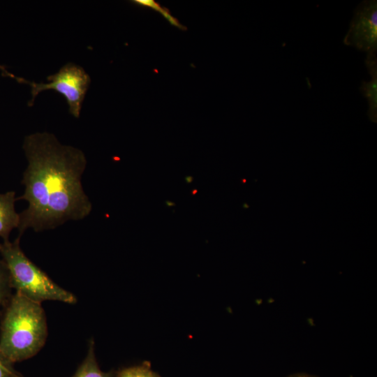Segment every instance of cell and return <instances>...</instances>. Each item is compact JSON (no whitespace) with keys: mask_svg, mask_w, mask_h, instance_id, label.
<instances>
[{"mask_svg":"<svg viewBox=\"0 0 377 377\" xmlns=\"http://www.w3.org/2000/svg\"><path fill=\"white\" fill-rule=\"evenodd\" d=\"M286 377H318V376L312 375V374H306V373H295V374H290Z\"/></svg>","mask_w":377,"mask_h":377,"instance_id":"cell-13","label":"cell"},{"mask_svg":"<svg viewBox=\"0 0 377 377\" xmlns=\"http://www.w3.org/2000/svg\"><path fill=\"white\" fill-rule=\"evenodd\" d=\"M12 290L8 267L0 259V318L13 295Z\"/></svg>","mask_w":377,"mask_h":377,"instance_id":"cell-9","label":"cell"},{"mask_svg":"<svg viewBox=\"0 0 377 377\" xmlns=\"http://www.w3.org/2000/svg\"><path fill=\"white\" fill-rule=\"evenodd\" d=\"M198 192V189H193L191 192L192 195H194Z\"/></svg>","mask_w":377,"mask_h":377,"instance_id":"cell-17","label":"cell"},{"mask_svg":"<svg viewBox=\"0 0 377 377\" xmlns=\"http://www.w3.org/2000/svg\"><path fill=\"white\" fill-rule=\"evenodd\" d=\"M185 180L187 183H191L193 181V177L192 176L185 177Z\"/></svg>","mask_w":377,"mask_h":377,"instance_id":"cell-15","label":"cell"},{"mask_svg":"<svg viewBox=\"0 0 377 377\" xmlns=\"http://www.w3.org/2000/svg\"><path fill=\"white\" fill-rule=\"evenodd\" d=\"M133 3L142 6L149 7L153 8L158 12H160L173 26H176L180 29H183L184 27L182 26L178 22V20L174 18L168 12V9L165 8H161L158 3L154 2L151 0H135L133 1Z\"/></svg>","mask_w":377,"mask_h":377,"instance_id":"cell-11","label":"cell"},{"mask_svg":"<svg viewBox=\"0 0 377 377\" xmlns=\"http://www.w3.org/2000/svg\"><path fill=\"white\" fill-rule=\"evenodd\" d=\"M47 80V83H37L21 78L20 82L28 84L31 87V98L29 105H33L39 93L52 89L66 98L69 112L73 117H79L91 82L89 75L81 66L68 63L55 74L48 76Z\"/></svg>","mask_w":377,"mask_h":377,"instance_id":"cell-4","label":"cell"},{"mask_svg":"<svg viewBox=\"0 0 377 377\" xmlns=\"http://www.w3.org/2000/svg\"><path fill=\"white\" fill-rule=\"evenodd\" d=\"M73 377H115L112 372H103L100 369L95 357L93 339L89 341L86 357Z\"/></svg>","mask_w":377,"mask_h":377,"instance_id":"cell-8","label":"cell"},{"mask_svg":"<svg viewBox=\"0 0 377 377\" xmlns=\"http://www.w3.org/2000/svg\"><path fill=\"white\" fill-rule=\"evenodd\" d=\"M358 50H377V1L364 0L356 7L343 40Z\"/></svg>","mask_w":377,"mask_h":377,"instance_id":"cell-5","label":"cell"},{"mask_svg":"<svg viewBox=\"0 0 377 377\" xmlns=\"http://www.w3.org/2000/svg\"><path fill=\"white\" fill-rule=\"evenodd\" d=\"M15 195L14 191L0 193V237L3 242L9 241L11 231L19 226L20 214L15 207Z\"/></svg>","mask_w":377,"mask_h":377,"instance_id":"cell-7","label":"cell"},{"mask_svg":"<svg viewBox=\"0 0 377 377\" xmlns=\"http://www.w3.org/2000/svg\"><path fill=\"white\" fill-rule=\"evenodd\" d=\"M115 377H160L153 371L148 362L140 365L123 369L117 372Z\"/></svg>","mask_w":377,"mask_h":377,"instance_id":"cell-10","label":"cell"},{"mask_svg":"<svg viewBox=\"0 0 377 377\" xmlns=\"http://www.w3.org/2000/svg\"><path fill=\"white\" fill-rule=\"evenodd\" d=\"M0 377H23L14 367V363L10 361L0 350Z\"/></svg>","mask_w":377,"mask_h":377,"instance_id":"cell-12","label":"cell"},{"mask_svg":"<svg viewBox=\"0 0 377 377\" xmlns=\"http://www.w3.org/2000/svg\"><path fill=\"white\" fill-rule=\"evenodd\" d=\"M27 159L21 184L28 202L20 214L18 236L28 229L52 230L68 221L87 217L92 204L82 184L87 158L78 148L62 145L55 135L37 132L26 136L22 145Z\"/></svg>","mask_w":377,"mask_h":377,"instance_id":"cell-1","label":"cell"},{"mask_svg":"<svg viewBox=\"0 0 377 377\" xmlns=\"http://www.w3.org/2000/svg\"><path fill=\"white\" fill-rule=\"evenodd\" d=\"M0 71H2L3 74L6 76L10 77L11 78H15L17 81L18 80L19 77L15 76L12 73H9L3 66L0 65Z\"/></svg>","mask_w":377,"mask_h":377,"instance_id":"cell-14","label":"cell"},{"mask_svg":"<svg viewBox=\"0 0 377 377\" xmlns=\"http://www.w3.org/2000/svg\"><path fill=\"white\" fill-rule=\"evenodd\" d=\"M165 204L167 205L168 207H172V206L175 205V202H170V201H165Z\"/></svg>","mask_w":377,"mask_h":377,"instance_id":"cell-16","label":"cell"},{"mask_svg":"<svg viewBox=\"0 0 377 377\" xmlns=\"http://www.w3.org/2000/svg\"><path fill=\"white\" fill-rule=\"evenodd\" d=\"M0 319V350L13 363L34 357L45 345L48 331L41 303L15 293Z\"/></svg>","mask_w":377,"mask_h":377,"instance_id":"cell-2","label":"cell"},{"mask_svg":"<svg viewBox=\"0 0 377 377\" xmlns=\"http://www.w3.org/2000/svg\"><path fill=\"white\" fill-rule=\"evenodd\" d=\"M20 238L0 242V254L8 267L13 290L38 303L59 301L75 304L76 296L54 282L24 253Z\"/></svg>","mask_w":377,"mask_h":377,"instance_id":"cell-3","label":"cell"},{"mask_svg":"<svg viewBox=\"0 0 377 377\" xmlns=\"http://www.w3.org/2000/svg\"><path fill=\"white\" fill-rule=\"evenodd\" d=\"M376 51L367 52L365 65L371 76L370 81H362L360 87L362 96L367 99L369 104L368 116L373 122L377 121V59Z\"/></svg>","mask_w":377,"mask_h":377,"instance_id":"cell-6","label":"cell"}]
</instances>
